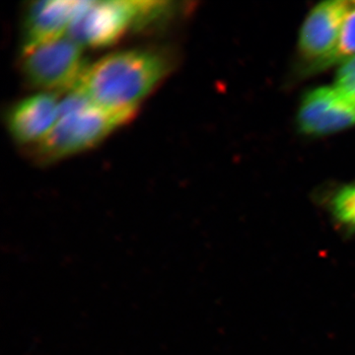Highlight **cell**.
<instances>
[{
	"mask_svg": "<svg viewBox=\"0 0 355 355\" xmlns=\"http://www.w3.org/2000/svg\"><path fill=\"white\" fill-rule=\"evenodd\" d=\"M170 69L171 62L160 51H116L87 65L71 91L99 108L132 116Z\"/></svg>",
	"mask_w": 355,
	"mask_h": 355,
	"instance_id": "1",
	"label": "cell"
},
{
	"mask_svg": "<svg viewBox=\"0 0 355 355\" xmlns=\"http://www.w3.org/2000/svg\"><path fill=\"white\" fill-rule=\"evenodd\" d=\"M132 116L95 106L70 91L60 101V116L48 137L36 146L37 155L50 162L95 146Z\"/></svg>",
	"mask_w": 355,
	"mask_h": 355,
	"instance_id": "2",
	"label": "cell"
},
{
	"mask_svg": "<svg viewBox=\"0 0 355 355\" xmlns=\"http://www.w3.org/2000/svg\"><path fill=\"white\" fill-rule=\"evenodd\" d=\"M163 2L83 1L67 36L83 46L101 48L118 41L142 18L163 10Z\"/></svg>",
	"mask_w": 355,
	"mask_h": 355,
	"instance_id": "3",
	"label": "cell"
},
{
	"mask_svg": "<svg viewBox=\"0 0 355 355\" xmlns=\"http://www.w3.org/2000/svg\"><path fill=\"white\" fill-rule=\"evenodd\" d=\"M22 51L25 78L44 92L71 91L87 67L83 46L67 35Z\"/></svg>",
	"mask_w": 355,
	"mask_h": 355,
	"instance_id": "4",
	"label": "cell"
},
{
	"mask_svg": "<svg viewBox=\"0 0 355 355\" xmlns=\"http://www.w3.org/2000/svg\"><path fill=\"white\" fill-rule=\"evenodd\" d=\"M350 6L352 2L331 0L321 2L310 11L299 36V51L306 60L319 67L328 65Z\"/></svg>",
	"mask_w": 355,
	"mask_h": 355,
	"instance_id": "5",
	"label": "cell"
},
{
	"mask_svg": "<svg viewBox=\"0 0 355 355\" xmlns=\"http://www.w3.org/2000/svg\"><path fill=\"white\" fill-rule=\"evenodd\" d=\"M297 121L305 135H330L355 125V106L334 86H323L302 98Z\"/></svg>",
	"mask_w": 355,
	"mask_h": 355,
	"instance_id": "6",
	"label": "cell"
},
{
	"mask_svg": "<svg viewBox=\"0 0 355 355\" xmlns=\"http://www.w3.org/2000/svg\"><path fill=\"white\" fill-rule=\"evenodd\" d=\"M60 107L55 93L42 92L21 100L7 116L9 132L21 144L38 146L57 123Z\"/></svg>",
	"mask_w": 355,
	"mask_h": 355,
	"instance_id": "7",
	"label": "cell"
},
{
	"mask_svg": "<svg viewBox=\"0 0 355 355\" xmlns=\"http://www.w3.org/2000/svg\"><path fill=\"white\" fill-rule=\"evenodd\" d=\"M83 1L48 0L31 4L26 13L22 51L67 36Z\"/></svg>",
	"mask_w": 355,
	"mask_h": 355,
	"instance_id": "8",
	"label": "cell"
},
{
	"mask_svg": "<svg viewBox=\"0 0 355 355\" xmlns=\"http://www.w3.org/2000/svg\"><path fill=\"white\" fill-rule=\"evenodd\" d=\"M328 210L343 233L355 236V183L338 189L329 200Z\"/></svg>",
	"mask_w": 355,
	"mask_h": 355,
	"instance_id": "9",
	"label": "cell"
},
{
	"mask_svg": "<svg viewBox=\"0 0 355 355\" xmlns=\"http://www.w3.org/2000/svg\"><path fill=\"white\" fill-rule=\"evenodd\" d=\"M355 58V2H352L349 12L343 20L340 38L335 53L329 60L328 65L336 62H349Z\"/></svg>",
	"mask_w": 355,
	"mask_h": 355,
	"instance_id": "10",
	"label": "cell"
},
{
	"mask_svg": "<svg viewBox=\"0 0 355 355\" xmlns=\"http://www.w3.org/2000/svg\"><path fill=\"white\" fill-rule=\"evenodd\" d=\"M334 87L355 106V58L338 70Z\"/></svg>",
	"mask_w": 355,
	"mask_h": 355,
	"instance_id": "11",
	"label": "cell"
}]
</instances>
